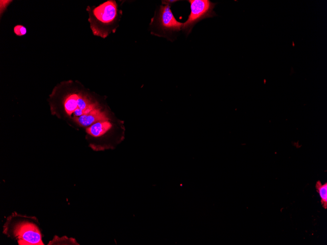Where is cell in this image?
<instances>
[{
    "label": "cell",
    "mask_w": 327,
    "mask_h": 245,
    "mask_svg": "<svg viewBox=\"0 0 327 245\" xmlns=\"http://www.w3.org/2000/svg\"><path fill=\"white\" fill-rule=\"evenodd\" d=\"M2 233L19 245H44L43 229L38 218L12 212L6 217Z\"/></svg>",
    "instance_id": "6da1fadb"
},
{
    "label": "cell",
    "mask_w": 327,
    "mask_h": 245,
    "mask_svg": "<svg viewBox=\"0 0 327 245\" xmlns=\"http://www.w3.org/2000/svg\"><path fill=\"white\" fill-rule=\"evenodd\" d=\"M89 22L94 35L106 38L113 28L117 17V4L110 0L95 7L88 6Z\"/></svg>",
    "instance_id": "7a4b0ae2"
},
{
    "label": "cell",
    "mask_w": 327,
    "mask_h": 245,
    "mask_svg": "<svg viewBox=\"0 0 327 245\" xmlns=\"http://www.w3.org/2000/svg\"><path fill=\"white\" fill-rule=\"evenodd\" d=\"M190 13L187 20L183 23L182 29L189 34L194 25L203 19L216 16L213 9L216 3L209 0H189Z\"/></svg>",
    "instance_id": "3957f363"
},
{
    "label": "cell",
    "mask_w": 327,
    "mask_h": 245,
    "mask_svg": "<svg viewBox=\"0 0 327 245\" xmlns=\"http://www.w3.org/2000/svg\"><path fill=\"white\" fill-rule=\"evenodd\" d=\"M156 22L158 27L164 32L179 31L183 24L176 20L169 4L160 6Z\"/></svg>",
    "instance_id": "277c9868"
},
{
    "label": "cell",
    "mask_w": 327,
    "mask_h": 245,
    "mask_svg": "<svg viewBox=\"0 0 327 245\" xmlns=\"http://www.w3.org/2000/svg\"><path fill=\"white\" fill-rule=\"evenodd\" d=\"M73 118L80 126L83 127H88L96 122L106 121L108 119L105 112L101 111L99 107L94 109L88 114L78 117L74 116Z\"/></svg>",
    "instance_id": "5b68a950"
},
{
    "label": "cell",
    "mask_w": 327,
    "mask_h": 245,
    "mask_svg": "<svg viewBox=\"0 0 327 245\" xmlns=\"http://www.w3.org/2000/svg\"><path fill=\"white\" fill-rule=\"evenodd\" d=\"M112 127L108 120L96 122L86 129L88 134L94 138H99L105 134Z\"/></svg>",
    "instance_id": "8992f818"
},
{
    "label": "cell",
    "mask_w": 327,
    "mask_h": 245,
    "mask_svg": "<svg viewBox=\"0 0 327 245\" xmlns=\"http://www.w3.org/2000/svg\"><path fill=\"white\" fill-rule=\"evenodd\" d=\"M80 93H71L66 96L63 105L66 113L70 115L78 108V99Z\"/></svg>",
    "instance_id": "52a82bcc"
},
{
    "label": "cell",
    "mask_w": 327,
    "mask_h": 245,
    "mask_svg": "<svg viewBox=\"0 0 327 245\" xmlns=\"http://www.w3.org/2000/svg\"><path fill=\"white\" fill-rule=\"evenodd\" d=\"M75 239L72 237H68L66 236L60 237L55 235L50 240L47 245H79Z\"/></svg>",
    "instance_id": "ba28073f"
},
{
    "label": "cell",
    "mask_w": 327,
    "mask_h": 245,
    "mask_svg": "<svg viewBox=\"0 0 327 245\" xmlns=\"http://www.w3.org/2000/svg\"><path fill=\"white\" fill-rule=\"evenodd\" d=\"M317 192L321 198V202L324 208H327V183L322 184L320 181H317L315 185Z\"/></svg>",
    "instance_id": "9c48e42d"
},
{
    "label": "cell",
    "mask_w": 327,
    "mask_h": 245,
    "mask_svg": "<svg viewBox=\"0 0 327 245\" xmlns=\"http://www.w3.org/2000/svg\"><path fill=\"white\" fill-rule=\"evenodd\" d=\"M14 32L16 35L22 36L26 33L27 30L24 26L19 24L14 27Z\"/></svg>",
    "instance_id": "30bf717a"
}]
</instances>
